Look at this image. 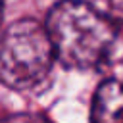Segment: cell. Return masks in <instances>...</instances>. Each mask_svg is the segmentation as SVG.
I'll use <instances>...</instances> for the list:
<instances>
[{
  "label": "cell",
  "mask_w": 123,
  "mask_h": 123,
  "mask_svg": "<svg viewBox=\"0 0 123 123\" xmlns=\"http://www.w3.org/2000/svg\"><path fill=\"white\" fill-rule=\"evenodd\" d=\"M46 33L56 58L69 69H96L115 48L111 19L79 0L58 2L48 12Z\"/></svg>",
  "instance_id": "obj_1"
},
{
  "label": "cell",
  "mask_w": 123,
  "mask_h": 123,
  "mask_svg": "<svg viewBox=\"0 0 123 123\" xmlns=\"http://www.w3.org/2000/svg\"><path fill=\"white\" fill-rule=\"evenodd\" d=\"M56 60L52 40L35 19L12 23L0 37V83L15 90H31L42 83Z\"/></svg>",
  "instance_id": "obj_2"
},
{
  "label": "cell",
  "mask_w": 123,
  "mask_h": 123,
  "mask_svg": "<svg viewBox=\"0 0 123 123\" xmlns=\"http://www.w3.org/2000/svg\"><path fill=\"white\" fill-rule=\"evenodd\" d=\"M90 123H123V79H106L96 88Z\"/></svg>",
  "instance_id": "obj_3"
},
{
  "label": "cell",
  "mask_w": 123,
  "mask_h": 123,
  "mask_svg": "<svg viewBox=\"0 0 123 123\" xmlns=\"http://www.w3.org/2000/svg\"><path fill=\"white\" fill-rule=\"evenodd\" d=\"M0 123H50V121L40 115H35V113H17V115L0 119Z\"/></svg>",
  "instance_id": "obj_4"
},
{
  "label": "cell",
  "mask_w": 123,
  "mask_h": 123,
  "mask_svg": "<svg viewBox=\"0 0 123 123\" xmlns=\"http://www.w3.org/2000/svg\"><path fill=\"white\" fill-rule=\"evenodd\" d=\"M111 8L119 17H123V0H111Z\"/></svg>",
  "instance_id": "obj_5"
},
{
  "label": "cell",
  "mask_w": 123,
  "mask_h": 123,
  "mask_svg": "<svg viewBox=\"0 0 123 123\" xmlns=\"http://www.w3.org/2000/svg\"><path fill=\"white\" fill-rule=\"evenodd\" d=\"M0 15H2V0H0Z\"/></svg>",
  "instance_id": "obj_6"
}]
</instances>
